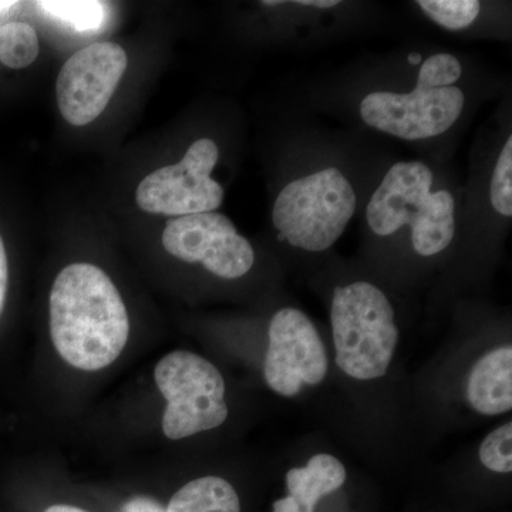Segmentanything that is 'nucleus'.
Instances as JSON below:
<instances>
[{"mask_svg":"<svg viewBox=\"0 0 512 512\" xmlns=\"http://www.w3.org/2000/svg\"><path fill=\"white\" fill-rule=\"evenodd\" d=\"M356 192L338 168H326L286 185L272 221L281 239L309 252L336 244L356 212Z\"/></svg>","mask_w":512,"mask_h":512,"instance_id":"nucleus-4","label":"nucleus"},{"mask_svg":"<svg viewBox=\"0 0 512 512\" xmlns=\"http://www.w3.org/2000/svg\"><path fill=\"white\" fill-rule=\"evenodd\" d=\"M346 476V468L338 458L316 454L306 467L292 468L286 474L289 497L306 510L313 511L319 500L345 484Z\"/></svg>","mask_w":512,"mask_h":512,"instance_id":"nucleus-12","label":"nucleus"},{"mask_svg":"<svg viewBox=\"0 0 512 512\" xmlns=\"http://www.w3.org/2000/svg\"><path fill=\"white\" fill-rule=\"evenodd\" d=\"M47 16L72 26L77 32H94L103 26L106 8L101 2H37Z\"/></svg>","mask_w":512,"mask_h":512,"instance_id":"nucleus-15","label":"nucleus"},{"mask_svg":"<svg viewBox=\"0 0 512 512\" xmlns=\"http://www.w3.org/2000/svg\"><path fill=\"white\" fill-rule=\"evenodd\" d=\"M220 150L210 138L195 141L178 164L158 168L137 188L138 207L148 214L185 215L214 212L224 201V190L211 173Z\"/></svg>","mask_w":512,"mask_h":512,"instance_id":"nucleus-6","label":"nucleus"},{"mask_svg":"<svg viewBox=\"0 0 512 512\" xmlns=\"http://www.w3.org/2000/svg\"><path fill=\"white\" fill-rule=\"evenodd\" d=\"M266 6H276L281 5L282 2H279V0H274V2H271V0H268V2H262Z\"/></svg>","mask_w":512,"mask_h":512,"instance_id":"nucleus-27","label":"nucleus"},{"mask_svg":"<svg viewBox=\"0 0 512 512\" xmlns=\"http://www.w3.org/2000/svg\"><path fill=\"white\" fill-rule=\"evenodd\" d=\"M407 60H409L410 64H413V66H416V64L421 63V55L420 53H410L409 57H407Z\"/></svg>","mask_w":512,"mask_h":512,"instance_id":"nucleus-26","label":"nucleus"},{"mask_svg":"<svg viewBox=\"0 0 512 512\" xmlns=\"http://www.w3.org/2000/svg\"><path fill=\"white\" fill-rule=\"evenodd\" d=\"M50 335L64 362L96 372L126 348L130 320L113 281L97 266L73 264L50 292Z\"/></svg>","mask_w":512,"mask_h":512,"instance_id":"nucleus-1","label":"nucleus"},{"mask_svg":"<svg viewBox=\"0 0 512 512\" xmlns=\"http://www.w3.org/2000/svg\"><path fill=\"white\" fill-rule=\"evenodd\" d=\"M480 460L494 473L510 474L512 471V423L495 429L485 437L480 447Z\"/></svg>","mask_w":512,"mask_h":512,"instance_id":"nucleus-17","label":"nucleus"},{"mask_svg":"<svg viewBox=\"0 0 512 512\" xmlns=\"http://www.w3.org/2000/svg\"><path fill=\"white\" fill-rule=\"evenodd\" d=\"M272 512H313L303 508L301 504L296 503L292 497H285L282 500L275 501L274 511Z\"/></svg>","mask_w":512,"mask_h":512,"instance_id":"nucleus-22","label":"nucleus"},{"mask_svg":"<svg viewBox=\"0 0 512 512\" xmlns=\"http://www.w3.org/2000/svg\"><path fill=\"white\" fill-rule=\"evenodd\" d=\"M43 512H89L86 510H82L79 507H73V505H53V507L47 508V510Z\"/></svg>","mask_w":512,"mask_h":512,"instance_id":"nucleus-25","label":"nucleus"},{"mask_svg":"<svg viewBox=\"0 0 512 512\" xmlns=\"http://www.w3.org/2000/svg\"><path fill=\"white\" fill-rule=\"evenodd\" d=\"M417 5L431 20L447 30L468 28L481 10V3L477 0H419Z\"/></svg>","mask_w":512,"mask_h":512,"instance_id":"nucleus-16","label":"nucleus"},{"mask_svg":"<svg viewBox=\"0 0 512 512\" xmlns=\"http://www.w3.org/2000/svg\"><path fill=\"white\" fill-rule=\"evenodd\" d=\"M39 56V39L28 23L0 26V62L10 69H25Z\"/></svg>","mask_w":512,"mask_h":512,"instance_id":"nucleus-14","label":"nucleus"},{"mask_svg":"<svg viewBox=\"0 0 512 512\" xmlns=\"http://www.w3.org/2000/svg\"><path fill=\"white\" fill-rule=\"evenodd\" d=\"M463 107L464 93L458 87H429L417 82L412 93L367 94L360 103V116L367 126L416 141L446 133Z\"/></svg>","mask_w":512,"mask_h":512,"instance_id":"nucleus-7","label":"nucleus"},{"mask_svg":"<svg viewBox=\"0 0 512 512\" xmlns=\"http://www.w3.org/2000/svg\"><path fill=\"white\" fill-rule=\"evenodd\" d=\"M328 367L325 345L311 319L298 309L276 312L269 325L264 366L268 386L281 396L293 397L303 384L322 383Z\"/></svg>","mask_w":512,"mask_h":512,"instance_id":"nucleus-9","label":"nucleus"},{"mask_svg":"<svg viewBox=\"0 0 512 512\" xmlns=\"http://www.w3.org/2000/svg\"><path fill=\"white\" fill-rule=\"evenodd\" d=\"M433 181L434 175L426 164H394L367 205L370 229L380 237H389L410 225L417 254L433 256L443 252L456 231V202L446 190L431 192Z\"/></svg>","mask_w":512,"mask_h":512,"instance_id":"nucleus-2","label":"nucleus"},{"mask_svg":"<svg viewBox=\"0 0 512 512\" xmlns=\"http://www.w3.org/2000/svg\"><path fill=\"white\" fill-rule=\"evenodd\" d=\"M467 397L471 407L484 416H497L512 409V348L491 350L481 357L468 377Z\"/></svg>","mask_w":512,"mask_h":512,"instance_id":"nucleus-11","label":"nucleus"},{"mask_svg":"<svg viewBox=\"0 0 512 512\" xmlns=\"http://www.w3.org/2000/svg\"><path fill=\"white\" fill-rule=\"evenodd\" d=\"M167 512H241L235 488L221 477H201L171 498Z\"/></svg>","mask_w":512,"mask_h":512,"instance_id":"nucleus-13","label":"nucleus"},{"mask_svg":"<svg viewBox=\"0 0 512 512\" xmlns=\"http://www.w3.org/2000/svg\"><path fill=\"white\" fill-rule=\"evenodd\" d=\"M121 512H167L163 505L150 497H134L123 505Z\"/></svg>","mask_w":512,"mask_h":512,"instance_id":"nucleus-20","label":"nucleus"},{"mask_svg":"<svg viewBox=\"0 0 512 512\" xmlns=\"http://www.w3.org/2000/svg\"><path fill=\"white\" fill-rule=\"evenodd\" d=\"M298 5L302 6H313V8H333V6H338V0H299Z\"/></svg>","mask_w":512,"mask_h":512,"instance_id":"nucleus-23","label":"nucleus"},{"mask_svg":"<svg viewBox=\"0 0 512 512\" xmlns=\"http://www.w3.org/2000/svg\"><path fill=\"white\" fill-rule=\"evenodd\" d=\"M126 69V52L116 43H93L74 53L57 77V104L64 120L77 127L96 120Z\"/></svg>","mask_w":512,"mask_h":512,"instance_id":"nucleus-10","label":"nucleus"},{"mask_svg":"<svg viewBox=\"0 0 512 512\" xmlns=\"http://www.w3.org/2000/svg\"><path fill=\"white\" fill-rule=\"evenodd\" d=\"M9 285V264L8 255H6L5 244L0 237V315L5 309L6 295H8Z\"/></svg>","mask_w":512,"mask_h":512,"instance_id":"nucleus-21","label":"nucleus"},{"mask_svg":"<svg viewBox=\"0 0 512 512\" xmlns=\"http://www.w3.org/2000/svg\"><path fill=\"white\" fill-rule=\"evenodd\" d=\"M463 69L457 57L448 53H437L421 64L417 82L429 87L453 86L461 77Z\"/></svg>","mask_w":512,"mask_h":512,"instance_id":"nucleus-19","label":"nucleus"},{"mask_svg":"<svg viewBox=\"0 0 512 512\" xmlns=\"http://www.w3.org/2000/svg\"><path fill=\"white\" fill-rule=\"evenodd\" d=\"M19 2H0V19H6L19 9Z\"/></svg>","mask_w":512,"mask_h":512,"instance_id":"nucleus-24","label":"nucleus"},{"mask_svg":"<svg viewBox=\"0 0 512 512\" xmlns=\"http://www.w3.org/2000/svg\"><path fill=\"white\" fill-rule=\"evenodd\" d=\"M163 247L188 264L201 262L211 274L238 279L251 271L255 252L225 215L201 212L174 218L165 225Z\"/></svg>","mask_w":512,"mask_h":512,"instance_id":"nucleus-8","label":"nucleus"},{"mask_svg":"<svg viewBox=\"0 0 512 512\" xmlns=\"http://www.w3.org/2000/svg\"><path fill=\"white\" fill-rule=\"evenodd\" d=\"M154 379L167 402L163 431L168 439L217 429L227 420L224 377L204 357L185 350L168 353L157 363Z\"/></svg>","mask_w":512,"mask_h":512,"instance_id":"nucleus-5","label":"nucleus"},{"mask_svg":"<svg viewBox=\"0 0 512 512\" xmlns=\"http://www.w3.org/2000/svg\"><path fill=\"white\" fill-rule=\"evenodd\" d=\"M491 204L503 217L512 215V137H508L498 157L491 180Z\"/></svg>","mask_w":512,"mask_h":512,"instance_id":"nucleus-18","label":"nucleus"},{"mask_svg":"<svg viewBox=\"0 0 512 512\" xmlns=\"http://www.w3.org/2000/svg\"><path fill=\"white\" fill-rule=\"evenodd\" d=\"M330 319L340 370L357 380L386 375L399 342V329L386 295L363 281L336 288Z\"/></svg>","mask_w":512,"mask_h":512,"instance_id":"nucleus-3","label":"nucleus"}]
</instances>
